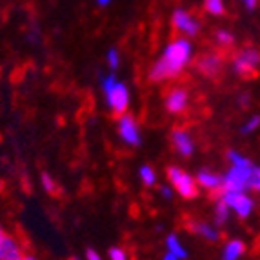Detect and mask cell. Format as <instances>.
<instances>
[{
	"label": "cell",
	"mask_w": 260,
	"mask_h": 260,
	"mask_svg": "<svg viewBox=\"0 0 260 260\" xmlns=\"http://www.w3.org/2000/svg\"><path fill=\"white\" fill-rule=\"evenodd\" d=\"M166 178H168V184L175 189L177 197L184 200H193L199 197L200 189L199 184H197L195 175H191L189 171H186L180 166H169L166 169Z\"/></svg>",
	"instance_id": "5"
},
{
	"label": "cell",
	"mask_w": 260,
	"mask_h": 260,
	"mask_svg": "<svg viewBox=\"0 0 260 260\" xmlns=\"http://www.w3.org/2000/svg\"><path fill=\"white\" fill-rule=\"evenodd\" d=\"M195 70L206 78H217L224 70V56L218 51H208L195 58Z\"/></svg>",
	"instance_id": "11"
},
{
	"label": "cell",
	"mask_w": 260,
	"mask_h": 260,
	"mask_svg": "<svg viewBox=\"0 0 260 260\" xmlns=\"http://www.w3.org/2000/svg\"><path fill=\"white\" fill-rule=\"evenodd\" d=\"M225 158H228L230 166L222 173V189L251 191L253 184L260 178V166L237 149H230L225 153Z\"/></svg>",
	"instance_id": "2"
},
{
	"label": "cell",
	"mask_w": 260,
	"mask_h": 260,
	"mask_svg": "<svg viewBox=\"0 0 260 260\" xmlns=\"http://www.w3.org/2000/svg\"><path fill=\"white\" fill-rule=\"evenodd\" d=\"M158 193H160V197L164 200H173L175 199V195H177V193H175V189L171 186H169V184H166V186H160V189H158Z\"/></svg>",
	"instance_id": "26"
},
{
	"label": "cell",
	"mask_w": 260,
	"mask_h": 260,
	"mask_svg": "<svg viewBox=\"0 0 260 260\" xmlns=\"http://www.w3.org/2000/svg\"><path fill=\"white\" fill-rule=\"evenodd\" d=\"M222 200H224L228 208L231 209L235 217L240 218V220H247L255 213L256 202L253 199L251 191H224L222 189L218 193Z\"/></svg>",
	"instance_id": "7"
},
{
	"label": "cell",
	"mask_w": 260,
	"mask_h": 260,
	"mask_svg": "<svg viewBox=\"0 0 260 260\" xmlns=\"http://www.w3.org/2000/svg\"><path fill=\"white\" fill-rule=\"evenodd\" d=\"M231 217H233L231 209L228 208V204H225L220 197H217V199H215V204H213V222H215L218 228H222V225H225L231 220Z\"/></svg>",
	"instance_id": "17"
},
{
	"label": "cell",
	"mask_w": 260,
	"mask_h": 260,
	"mask_svg": "<svg viewBox=\"0 0 260 260\" xmlns=\"http://www.w3.org/2000/svg\"><path fill=\"white\" fill-rule=\"evenodd\" d=\"M251 102H253L251 93L242 91V93H239V95H237V104H239L240 109H247L249 106H251Z\"/></svg>",
	"instance_id": "25"
},
{
	"label": "cell",
	"mask_w": 260,
	"mask_h": 260,
	"mask_svg": "<svg viewBox=\"0 0 260 260\" xmlns=\"http://www.w3.org/2000/svg\"><path fill=\"white\" fill-rule=\"evenodd\" d=\"M191 64H195V48L191 44V39L178 35L169 40L160 55L156 56V60L148 71V80L153 84L177 80Z\"/></svg>",
	"instance_id": "1"
},
{
	"label": "cell",
	"mask_w": 260,
	"mask_h": 260,
	"mask_svg": "<svg viewBox=\"0 0 260 260\" xmlns=\"http://www.w3.org/2000/svg\"><path fill=\"white\" fill-rule=\"evenodd\" d=\"M26 256V246L15 233L0 235V260H22Z\"/></svg>",
	"instance_id": "12"
},
{
	"label": "cell",
	"mask_w": 260,
	"mask_h": 260,
	"mask_svg": "<svg viewBox=\"0 0 260 260\" xmlns=\"http://www.w3.org/2000/svg\"><path fill=\"white\" fill-rule=\"evenodd\" d=\"M195 178L200 191H208V193H220L222 191V175L213 169L202 168L195 175Z\"/></svg>",
	"instance_id": "14"
},
{
	"label": "cell",
	"mask_w": 260,
	"mask_h": 260,
	"mask_svg": "<svg viewBox=\"0 0 260 260\" xmlns=\"http://www.w3.org/2000/svg\"><path fill=\"white\" fill-rule=\"evenodd\" d=\"M96 4H99L100 8H106V6L111 4V0H96Z\"/></svg>",
	"instance_id": "30"
},
{
	"label": "cell",
	"mask_w": 260,
	"mask_h": 260,
	"mask_svg": "<svg viewBox=\"0 0 260 260\" xmlns=\"http://www.w3.org/2000/svg\"><path fill=\"white\" fill-rule=\"evenodd\" d=\"M100 89L106 100V108L118 117L129 111L131 108V91L126 82H122L120 78L115 75V71L100 77Z\"/></svg>",
	"instance_id": "3"
},
{
	"label": "cell",
	"mask_w": 260,
	"mask_h": 260,
	"mask_svg": "<svg viewBox=\"0 0 260 260\" xmlns=\"http://www.w3.org/2000/svg\"><path fill=\"white\" fill-rule=\"evenodd\" d=\"M187 230L191 233L199 237V239L206 240L209 244H215L222 239V233H220V228H218L215 222H208V220H193L187 224Z\"/></svg>",
	"instance_id": "13"
},
{
	"label": "cell",
	"mask_w": 260,
	"mask_h": 260,
	"mask_svg": "<svg viewBox=\"0 0 260 260\" xmlns=\"http://www.w3.org/2000/svg\"><path fill=\"white\" fill-rule=\"evenodd\" d=\"M164 247H166V253L173 256H178V258L186 260L189 256V251H187L186 244L182 242V239L178 237L177 233H168L164 239Z\"/></svg>",
	"instance_id": "16"
},
{
	"label": "cell",
	"mask_w": 260,
	"mask_h": 260,
	"mask_svg": "<svg viewBox=\"0 0 260 260\" xmlns=\"http://www.w3.org/2000/svg\"><path fill=\"white\" fill-rule=\"evenodd\" d=\"M191 106V95L189 89L184 86H173L169 87L164 95V109L173 115V117H178V115H184V113L189 109Z\"/></svg>",
	"instance_id": "9"
},
{
	"label": "cell",
	"mask_w": 260,
	"mask_h": 260,
	"mask_svg": "<svg viewBox=\"0 0 260 260\" xmlns=\"http://www.w3.org/2000/svg\"><path fill=\"white\" fill-rule=\"evenodd\" d=\"M162 260H182V258H178V256L169 255V253H164V256H162Z\"/></svg>",
	"instance_id": "29"
},
{
	"label": "cell",
	"mask_w": 260,
	"mask_h": 260,
	"mask_svg": "<svg viewBox=\"0 0 260 260\" xmlns=\"http://www.w3.org/2000/svg\"><path fill=\"white\" fill-rule=\"evenodd\" d=\"M84 260H104V258H102V255H100L96 249H93V247H87L86 253H84Z\"/></svg>",
	"instance_id": "27"
},
{
	"label": "cell",
	"mask_w": 260,
	"mask_h": 260,
	"mask_svg": "<svg viewBox=\"0 0 260 260\" xmlns=\"http://www.w3.org/2000/svg\"><path fill=\"white\" fill-rule=\"evenodd\" d=\"M251 191H256V193H260V178H258V180H256L255 184H253Z\"/></svg>",
	"instance_id": "31"
},
{
	"label": "cell",
	"mask_w": 260,
	"mask_h": 260,
	"mask_svg": "<svg viewBox=\"0 0 260 260\" xmlns=\"http://www.w3.org/2000/svg\"><path fill=\"white\" fill-rule=\"evenodd\" d=\"M106 64L111 71H117L120 68V51L117 48H109L106 51Z\"/></svg>",
	"instance_id": "22"
},
{
	"label": "cell",
	"mask_w": 260,
	"mask_h": 260,
	"mask_svg": "<svg viewBox=\"0 0 260 260\" xmlns=\"http://www.w3.org/2000/svg\"><path fill=\"white\" fill-rule=\"evenodd\" d=\"M115 129H117V137L122 144H126L127 148H140L144 142L142 127H140L139 120L133 113H124L118 115L117 122H115Z\"/></svg>",
	"instance_id": "6"
},
{
	"label": "cell",
	"mask_w": 260,
	"mask_h": 260,
	"mask_svg": "<svg viewBox=\"0 0 260 260\" xmlns=\"http://www.w3.org/2000/svg\"><path fill=\"white\" fill-rule=\"evenodd\" d=\"M213 40H215V44H217L220 49H230L235 46V35L231 33L230 29H217L215 31V35H213Z\"/></svg>",
	"instance_id": "19"
},
{
	"label": "cell",
	"mask_w": 260,
	"mask_h": 260,
	"mask_svg": "<svg viewBox=\"0 0 260 260\" xmlns=\"http://www.w3.org/2000/svg\"><path fill=\"white\" fill-rule=\"evenodd\" d=\"M247 253V244L242 239H230L222 244L220 260H242Z\"/></svg>",
	"instance_id": "15"
},
{
	"label": "cell",
	"mask_w": 260,
	"mask_h": 260,
	"mask_svg": "<svg viewBox=\"0 0 260 260\" xmlns=\"http://www.w3.org/2000/svg\"><path fill=\"white\" fill-rule=\"evenodd\" d=\"M2 187H4V184H2V182H0V189H2Z\"/></svg>",
	"instance_id": "33"
},
{
	"label": "cell",
	"mask_w": 260,
	"mask_h": 260,
	"mask_svg": "<svg viewBox=\"0 0 260 260\" xmlns=\"http://www.w3.org/2000/svg\"><path fill=\"white\" fill-rule=\"evenodd\" d=\"M258 2H260V0H242L244 8H246L247 11H255L256 6H258Z\"/></svg>",
	"instance_id": "28"
},
{
	"label": "cell",
	"mask_w": 260,
	"mask_h": 260,
	"mask_svg": "<svg viewBox=\"0 0 260 260\" xmlns=\"http://www.w3.org/2000/svg\"><path fill=\"white\" fill-rule=\"evenodd\" d=\"M258 129H260V113H253V115H249V117L242 122V126H240L239 131H240V135L247 137V135L256 133Z\"/></svg>",
	"instance_id": "20"
},
{
	"label": "cell",
	"mask_w": 260,
	"mask_h": 260,
	"mask_svg": "<svg viewBox=\"0 0 260 260\" xmlns=\"http://www.w3.org/2000/svg\"><path fill=\"white\" fill-rule=\"evenodd\" d=\"M139 180L144 187H155L158 184V173H156V169L149 164H144L139 168Z\"/></svg>",
	"instance_id": "18"
},
{
	"label": "cell",
	"mask_w": 260,
	"mask_h": 260,
	"mask_svg": "<svg viewBox=\"0 0 260 260\" xmlns=\"http://www.w3.org/2000/svg\"><path fill=\"white\" fill-rule=\"evenodd\" d=\"M230 68L235 77L239 78H253L260 71V49L255 46H246L235 51L231 56Z\"/></svg>",
	"instance_id": "4"
},
{
	"label": "cell",
	"mask_w": 260,
	"mask_h": 260,
	"mask_svg": "<svg viewBox=\"0 0 260 260\" xmlns=\"http://www.w3.org/2000/svg\"><path fill=\"white\" fill-rule=\"evenodd\" d=\"M108 258L109 260H129V253H127L126 247L111 246L108 249Z\"/></svg>",
	"instance_id": "24"
},
{
	"label": "cell",
	"mask_w": 260,
	"mask_h": 260,
	"mask_svg": "<svg viewBox=\"0 0 260 260\" xmlns=\"http://www.w3.org/2000/svg\"><path fill=\"white\" fill-rule=\"evenodd\" d=\"M169 142H171V148L175 149V153L182 158H189L197 151L195 137L187 127H175L169 135Z\"/></svg>",
	"instance_id": "10"
},
{
	"label": "cell",
	"mask_w": 260,
	"mask_h": 260,
	"mask_svg": "<svg viewBox=\"0 0 260 260\" xmlns=\"http://www.w3.org/2000/svg\"><path fill=\"white\" fill-rule=\"evenodd\" d=\"M171 24H173L178 35L186 37V39H195L202 29V24H200L199 18L184 8H177L171 13Z\"/></svg>",
	"instance_id": "8"
},
{
	"label": "cell",
	"mask_w": 260,
	"mask_h": 260,
	"mask_svg": "<svg viewBox=\"0 0 260 260\" xmlns=\"http://www.w3.org/2000/svg\"><path fill=\"white\" fill-rule=\"evenodd\" d=\"M40 186H42V189L46 191V193H49V195H55L56 191H58V184H56V180L49 173L40 175Z\"/></svg>",
	"instance_id": "23"
},
{
	"label": "cell",
	"mask_w": 260,
	"mask_h": 260,
	"mask_svg": "<svg viewBox=\"0 0 260 260\" xmlns=\"http://www.w3.org/2000/svg\"><path fill=\"white\" fill-rule=\"evenodd\" d=\"M204 11L211 17H222L225 13L224 0H204Z\"/></svg>",
	"instance_id": "21"
},
{
	"label": "cell",
	"mask_w": 260,
	"mask_h": 260,
	"mask_svg": "<svg viewBox=\"0 0 260 260\" xmlns=\"http://www.w3.org/2000/svg\"><path fill=\"white\" fill-rule=\"evenodd\" d=\"M2 233H6V230H4V225L0 224V235H2Z\"/></svg>",
	"instance_id": "32"
}]
</instances>
